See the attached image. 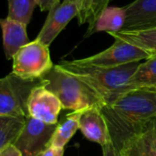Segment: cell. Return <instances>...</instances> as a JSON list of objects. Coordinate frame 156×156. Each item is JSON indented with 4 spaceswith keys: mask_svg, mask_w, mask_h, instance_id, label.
I'll list each match as a JSON object with an SVG mask.
<instances>
[{
    "mask_svg": "<svg viewBox=\"0 0 156 156\" xmlns=\"http://www.w3.org/2000/svg\"><path fill=\"white\" fill-rule=\"evenodd\" d=\"M7 16L28 25L37 5V0H7Z\"/></svg>",
    "mask_w": 156,
    "mask_h": 156,
    "instance_id": "obj_20",
    "label": "cell"
},
{
    "mask_svg": "<svg viewBox=\"0 0 156 156\" xmlns=\"http://www.w3.org/2000/svg\"><path fill=\"white\" fill-rule=\"evenodd\" d=\"M145 131L148 133L154 144L156 146V116L151 121V122L149 123V125L147 126Z\"/></svg>",
    "mask_w": 156,
    "mask_h": 156,
    "instance_id": "obj_25",
    "label": "cell"
},
{
    "mask_svg": "<svg viewBox=\"0 0 156 156\" xmlns=\"http://www.w3.org/2000/svg\"><path fill=\"white\" fill-rule=\"evenodd\" d=\"M80 130L85 138L101 147L112 143L106 120L100 108H90L83 112L80 119Z\"/></svg>",
    "mask_w": 156,
    "mask_h": 156,
    "instance_id": "obj_10",
    "label": "cell"
},
{
    "mask_svg": "<svg viewBox=\"0 0 156 156\" xmlns=\"http://www.w3.org/2000/svg\"><path fill=\"white\" fill-rule=\"evenodd\" d=\"M155 91H156V90H155Z\"/></svg>",
    "mask_w": 156,
    "mask_h": 156,
    "instance_id": "obj_28",
    "label": "cell"
},
{
    "mask_svg": "<svg viewBox=\"0 0 156 156\" xmlns=\"http://www.w3.org/2000/svg\"><path fill=\"white\" fill-rule=\"evenodd\" d=\"M125 9L126 22L122 30L156 27V0H134Z\"/></svg>",
    "mask_w": 156,
    "mask_h": 156,
    "instance_id": "obj_11",
    "label": "cell"
},
{
    "mask_svg": "<svg viewBox=\"0 0 156 156\" xmlns=\"http://www.w3.org/2000/svg\"><path fill=\"white\" fill-rule=\"evenodd\" d=\"M69 1H72V2H77V3L79 4V1H80V0H69Z\"/></svg>",
    "mask_w": 156,
    "mask_h": 156,
    "instance_id": "obj_26",
    "label": "cell"
},
{
    "mask_svg": "<svg viewBox=\"0 0 156 156\" xmlns=\"http://www.w3.org/2000/svg\"><path fill=\"white\" fill-rule=\"evenodd\" d=\"M44 86L60 101L62 108L73 112L105 106L103 101L80 79L65 71L58 65L43 78Z\"/></svg>",
    "mask_w": 156,
    "mask_h": 156,
    "instance_id": "obj_3",
    "label": "cell"
},
{
    "mask_svg": "<svg viewBox=\"0 0 156 156\" xmlns=\"http://www.w3.org/2000/svg\"><path fill=\"white\" fill-rule=\"evenodd\" d=\"M101 148H102V155L103 156H123L120 153V151L112 144V143H110L102 146Z\"/></svg>",
    "mask_w": 156,
    "mask_h": 156,
    "instance_id": "obj_22",
    "label": "cell"
},
{
    "mask_svg": "<svg viewBox=\"0 0 156 156\" xmlns=\"http://www.w3.org/2000/svg\"><path fill=\"white\" fill-rule=\"evenodd\" d=\"M43 80H25L13 72L0 80V116H28V101Z\"/></svg>",
    "mask_w": 156,
    "mask_h": 156,
    "instance_id": "obj_4",
    "label": "cell"
},
{
    "mask_svg": "<svg viewBox=\"0 0 156 156\" xmlns=\"http://www.w3.org/2000/svg\"><path fill=\"white\" fill-rule=\"evenodd\" d=\"M112 0H80L79 1V25L88 24V27H91L97 20L99 16L106 9Z\"/></svg>",
    "mask_w": 156,
    "mask_h": 156,
    "instance_id": "obj_19",
    "label": "cell"
},
{
    "mask_svg": "<svg viewBox=\"0 0 156 156\" xmlns=\"http://www.w3.org/2000/svg\"><path fill=\"white\" fill-rule=\"evenodd\" d=\"M64 155V148H58L55 146H48L42 156H63Z\"/></svg>",
    "mask_w": 156,
    "mask_h": 156,
    "instance_id": "obj_24",
    "label": "cell"
},
{
    "mask_svg": "<svg viewBox=\"0 0 156 156\" xmlns=\"http://www.w3.org/2000/svg\"><path fill=\"white\" fill-rule=\"evenodd\" d=\"M12 59V72L25 80L42 79L54 67L49 46L37 39L22 47Z\"/></svg>",
    "mask_w": 156,
    "mask_h": 156,
    "instance_id": "obj_5",
    "label": "cell"
},
{
    "mask_svg": "<svg viewBox=\"0 0 156 156\" xmlns=\"http://www.w3.org/2000/svg\"><path fill=\"white\" fill-rule=\"evenodd\" d=\"M126 22L125 6H108L99 16L94 24L88 27L84 37H88L91 35L105 31L107 33L120 32L123 29Z\"/></svg>",
    "mask_w": 156,
    "mask_h": 156,
    "instance_id": "obj_13",
    "label": "cell"
},
{
    "mask_svg": "<svg viewBox=\"0 0 156 156\" xmlns=\"http://www.w3.org/2000/svg\"><path fill=\"white\" fill-rule=\"evenodd\" d=\"M58 124H48L27 116L25 127L14 145L23 156L42 154L50 145Z\"/></svg>",
    "mask_w": 156,
    "mask_h": 156,
    "instance_id": "obj_7",
    "label": "cell"
},
{
    "mask_svg": "<svg viewBox=\"0 0 156 156\" xmlns=\"http://www.w3.org/2000/svg\"><path fill=\"white\" fill-rule=\"evenodd\" d=\"M84 111L85 110L70 112L66 116L65 120L61 123L58 124L49 146H55L58 148L65 147V145L80 129V119Z\"/></svg>",
    "mask_w": 156,
    "mask_h": 156,
    "instance_id": "obj_16",
    "label": "cell"
},
{
    "mask_svg": "<svg viewBox=\"0 0 156 156\" xmlns=\"http://www.w3.org/2000/svg\"><path fill=\"white\" fill-rule=\"evenodd\" d=\"M37 156H42V154H39V155H37Z\"/></svg>",
    "mask_w": 156,
    "mask_h": 156,
    "instance_id": "obj_27",
    "label": "cell"
},
{
    "mask_svg": "<svg viewBox=\"0 0 156 156\" xmlns=\"http://www.w3.org/2000/svg\"><path fill=\"white\" fill-rule=\"evenodd\" d=\"M114 43L107 49L93 56L72 60L75 64L86 67L114 68L133 62L147 59L152 55L144 49L120 39H114Z\"/></svg>",
    "mask_w": 156,
    "mask_h": 156,
    "instance_id": "obj_6",
    "label": "cell"
},
{
    "mask_svg": "<svg viewBox=\"0 0 156 156\" xmlns=\"http://www.w3.org/2000/svg\"><path fill=\"white\" fill-rule=\"evenodd\" d=\"M28 116L48 124H57L63 109L59 99L43 84L35 88L28 101Z\"/></svg>",
    "mask_w": 156,
    "mask_h": 156,
    "instance_id": "obj_9",
    "label": "cell"
},
{
    "mask_svg": "<svg viewBox=\"0 0 156 156\" xmlns=\"http://www.w3.org/2000/svg\"><path fill=\"white\" fill-rule=\"evenodd\" d=\"M130 84L133 90H147L155 91L156 55L145 59V62L140 63L130 80Z\"/></svg>",
    "mask_w": 156,
    "mask_h": 156,
    "instance_id": "obj_15",
    "label": "cell"
},
{
    "mask_svg": "<svg viewBox=\"0 0 156 156\" xmlns=\"http://www.w3.org/2000/svg\"><path fill=\"white\" fill-rule=\"evenodd\" d=\"M114 39H120L136 46L152 56L156 55V27L138 29V30H122L120 32L108 33Z\"/></svg>",
    "mask_w": 156,
    "mask_h": 156,
    "instance_id": "obj_14",
    "label": "cell"
},
{
    "mask_svg": "<svg viewBox=\"0 0 156 156\" xmlns=\"http://www.w3.org/2000/svg\"><path fill=\"white\" fill-rule=\"evenodd\" d=\"M79 14V4L63 0L48 11L46 21L36 39L50 46L66 26Z\"/></svg>",
    "mask_w": 156,
    "mask_h": 156,
    "instance_id": "obj_8",
    "label": "cell"
},
{
    "mask_svg": "<svg viewBox=\"0 0 156 156\" xmlns=\"http://www.w3.org/2000/svg\"><path fill=\"white\" fill-rule=\"evenodd\" d=\"M0 26L5 56L7 59H12L22 47L30 42L27 34V25L6 16L0 20Z\"/></svg>",
    "mask_w": 156,
    "mask_h": 156,
    "instance_id": "obj_12",
    "label": "cell"
},
{
    "mask_svg": "<svg viewBox=\"0 0 156 156\" xmlns=\"http://www.w3.org/2000/svg\"><path fill=\"white\" fill-rule=\"evenodd\" d=\"M120 153L123 156H156V146L144 130L126 141Z\"/></svg>",
    "mask_w": 156,
    "mask_h": 156,
    "instance_id": "obj_18",
    "label": "cell"
},
{
    "mask_svg": "<svg viewBox=\"0 0 156 156\" xmlns=\"http://www.w3.org/2000/svg\"><path fill=\"white\" fill-rule=\"evenodd\" d=\"M112 143L120 151L123 144L142 133L156 116V91L135 90L101 108Z\"/></svg>",
    "mask_w": 156,
    "mask_h": 156,
    "instance_id": "obj_1",
    "label": "cell"
},
{
    "mask_svg": "<svg viewBox=\"0 0 156 156\" xmlns=\"http://www.w3.org/2000/svg\"><path fill=\"white\" fill-rule=\"evenodd\" d=\"M58 65L83 81L98 94L105 105H109L124 94L133 90L130 80L139 67L140 62L114 68L80 66L75 64L72 60L62 61Z\"/></svg>",
    "mask_w": 156,
    "mask_h": 156,
    "instance_id": "obj_2",
    "label": "cell"
},
{
    "mask_svg": "<svg viewBox=\"0 0 156 156\" xmlns=\"http://www.w3.org/2000/svg\"><path fill=\"white\" fill-rule=\"evenodd\" d=\"M60 3V0H37V5L40 11H49Z\"/></svg>",
    "mask_w": 156,
    "mask_h": 156,
    "instance_id": "obj_21",
    "label": "cell"
},
{
    "mask_svg": "<svg viewBox=\"0 0 156 156\" xmlns=\"http://www.w3.org/2000/svg\"><path fill=\"white\" fill-rule=\"evenodd\" d=\"M0 156H23L21 152L14 145H8L5 148L0 150Z\"/></svg>",
    "mask_w": 156,
    "mask_h": 156,
    "instance_id": "obj_23",
    "label": "cell"
},
{
    "mask_svg": "<svg viewBox=\"0 0 156 156\" xmlns=\"http://www.w3.org/2000/svg\"><path fill=\"white\" fill-rule=\"evenodd\" d=\"M26 119L24 116H0V150L15 144L25 127Z\"/></svg>",
    "mask_w": 156,
    "mask_h": 156,
    "instance_id": "obj_17",
    "label": "cell"
}]
</instances>
